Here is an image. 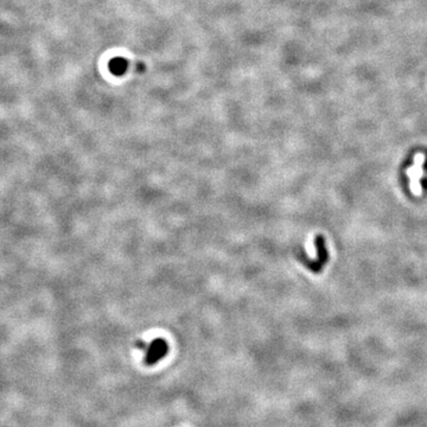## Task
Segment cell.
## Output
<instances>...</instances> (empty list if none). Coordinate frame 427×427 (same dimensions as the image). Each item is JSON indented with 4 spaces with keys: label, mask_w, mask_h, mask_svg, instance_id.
Listing matches in <instances>:
<instances>
[{
    "label": "cell",
    "mask_w": 427,
    "mask_h": 427,
    "mask_svg": "<svg viewBox=\"0 0 427 427\" xmlns=\"http://www.w3.org/2000/svg\"><path fill=\"white\" fill-rule=\"evenodd\" d=\"M167 354V344L162 338H157L152 342V344L148 348L145 362L146 364H154L159 358H163Z\"/></svg>",
    "instance_id": "obj_1"
},
{
    "label": "cell",
    "mask_w": 427,
    "mask_h": 427,
    "mask_svg": "<svg viewBox=\"0 0 427 427\" xmlns=\"http://www.w3.org/2000/svg\"><path fill=\"white\" fill-rule=\"evenodd\" d=\"M315 245H316V247H317L318 258H317V260L315 261V264L311 266L310 269L312 270V272L318 273L323 269L324 265L326 264L327 259H329V255H327V251H326V248H325V240H324L322 235H318L317 238H316Z\"/></svg>",
    "instance_id": "obj_2"
},
{
    "label": "cell",
    "mask_w": 427,
    "mask_h": 427,
    "mask_svg": "<svg viewBox=\"0 0 427 427\" xmlns=\"http://www.w3.org/2000/svg\"><path fill=\"white\" fill-rule=\"evenodd\" d=\"M109 69L114 75L120 76L127 70V61L124 60L123 57H117L109 62Z\"/></svg>",
    "instance_id": "obj_3"
}]
</instances>
